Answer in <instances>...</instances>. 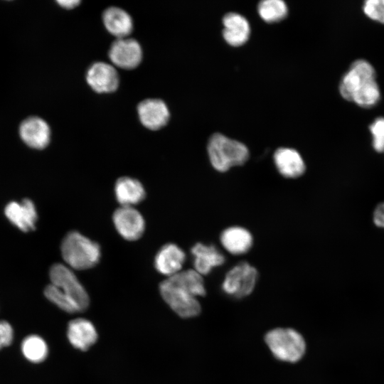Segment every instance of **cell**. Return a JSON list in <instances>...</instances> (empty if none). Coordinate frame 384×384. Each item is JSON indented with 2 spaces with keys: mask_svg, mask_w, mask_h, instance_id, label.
Returning <instances> with one entry per match:
<instances>
[{
  "mask_svg": "<svg viewBox=\"0 0 384 384\" xmlns=\"http://www.w3.org/2000/svg\"><path fill=\"white\" fill-rule=\"evenodd\" d=\"M161 295L171 309L182 318L198 316L201 311L198 297L205 296L202 275L194 270H181L159 285Z\"/></svg>",
  "mask_w": 384,
  "mask_h": 384,
  "instance_id": "1",
  "label": "cell"
},
{
  "mask_svg": "<svg viewBox=\"0 0 384 384\" xmlns=\"http://www.w3.org/2000/svg\"><path fill=\"white\" fill-rule=\"evenodd\" d=\"M50 278L51 283L44 290L48 300L70 314L83 311L88 307V294L70 267L59 263L53 265Z\"/></svg>",
  "mask_w": 384,
  "mask_h": 384,
  "instance_id": "2",
  "label": "cell"
},
{
  "mask_svg": "<svg viewBox=\"0 0 384 384\" xmlns=\"http://www.w3.org/2000/svg\"><path fill=\"white\" fill-rule=\"evenodd\" d=\"M61 253L67 265L83 270L97 265L100 257L99 245L77 231L68 233L61 244Z\"/></svg>",
  "mask_w": 384,
  "mask_h": 384,
  "instance_id": "3",
  "label": "cell"
},
{
  "mask_svg": "<svg viewBox=\"0 0 384 384\" xmlns=\"http://www.w3.org/2000/svg\"><path fill=\"white\" fill-rule=\"evenodd\" d=\"M207 150L212 166L220 172L244 164L249 157L248 149L244 144L220 133L210 137Z\"/></svg>",
  "mask_w": 384,
  "mask_h": 384,
  "instance_id": "4",
  "label": "cell"
},
{
  "mask_svg": "<svg viewBox=\"0 0 384 384\" xmlns=\"http://www.w3.org/2000/svg\"><path fill=\"white\" fill-rule=\"evenodd\" d=\"M265 341L273 356L279 361L296 363L305 354V340L295 329H274L265 334Z\"/></svg>",
  "mask_w": 384,
  "mask_h": 384,
  "instance_id": "5",
  "label": "cell"
},
{
  "mask_svg": "<svg viewBox=\"0 0 384 384\" xmlns=\"http://www.w3.org/2000/svg\"><path fill=\"white\" fill-rule=\"evenodd\" d=\"M257 277V271L253 266L246 262H240L227 272L222 289L235 298L247 297L252 292Z\"/></svg>",
  "mask_w": 384,
  "mask_h": 384,
  "instance_id": "6",
  "label": "cell"
},
{
  "mask_svg": "<svg viewBox=\"0 0 384 384\" xmlns=\"http://www.w3.org/2000/svg\"><path fill=\"white\" fill-rule=\"evenodd\" d=\"M375 78L376 73L371 63L364 59L356 60L339 82V93L344 100L351 102L354 92L363 84Z\"/></svg>",
  "mask_w": 384,
  "mask_h": 384,
  "instance_id": "7",
  "label": "cell"
},
{
  "mask_svg": "<svg viewBox=\"0 0 384 384\" xmlns=\"http://www.w3.org/2000/svg\"><path fill=\"white\" fill-rule=\"evenodd\" d=\"M108 55L115 66L132 70L140 64L142 50L139 42L134 38H117L112 43Z\"/></svg>",
  "mask_w": 384,
  "mask_h": 384,
  "instance_id": "8",
  "label": "cell"
},
{
  "mask_svg": "<svg viewBox=\"0 0 384 384\" xmlns=\"http://www.w3.org/2000/svg\"><path fill=\"white\" fill-rule=\"evenodd\" d=\"M112 218L116 230L125 240H136L144 232V219L133 207L121 206L114 211Z\"/></svg>",
  "mask_w": 384,
  "mask_h": 384,
  "instance_id": "9",
  "label": "cell"
},
{
  "mask_svg": "<svg viewBox=\"0 0 384 384\" xmlns=\"http://www.w3.org/2000/svg\"><path fill=\"white\" fill-rule=\"evenodd\" d=\"M86 81L97 93H111L117 90L119 78L113 65L104 62H97L88 68Z\"/></svg>",
  "mask_w": 384,
  "mask_h": 384,
  "instance_id": "10",
  "label": "cell"
},
{
  "mask_svg": "<svg viewBox=\"0 0 384 384\" xmlns=\"http://www.w3.org/2000/svg\"><path fill=\"white\" fill-rule=\"evenodd\" d=\"M137 113L143 126L150 130H158L169 122L170 112L166 103L156 98L142 100L137 105Z\"/></svg>",
  "mask_w": 384,
  "mask_h": 384,
  "instance_id": "11",
  "label": "cell"
},
{
  "mask_svg": "<svg viewBox=\"0 0 384 384\" xmlns=\"http://www.w3.org/2000/svg\"><path fill=\"white\" fill-rule=\"evenodd\" d=\"M19 134L28 146L43 149L50 142V129L47 122L42 118L36 116L29 117L21 123Z\"/></svg>",
  "mask_w": 384,
  "mask_h": 384,
  "instance_id": "12",
  "label": "cell"
},
{
  "mask_svg": "<svg viewBox=\"0 0 384 384\" xmlns=\"http://www.w3.org/2000/svg\"><path fill=\"white\" fill-rule=\"evenodd\" d=\"M185 260L184 252L176 244L168 243L156 253L154 266L159 273L169 277L181 271Z\"/></svg>",
  "mask_w": 384,
  "mask_h": 384,
  "instance_id": "13",
  "label": "cell"
},
{
  "mask_svg": "<svg viewBox=\"0 0 384 384\" xmlns=\"http://www.w3.org/2000/svg\"><path fill=\"white\" fill-rule=\"evenodd\" d=\"M5 215L22 231L35 229L38 215L33 203L29 199H23L21 203L14 201L9 203L5 208Z\"/></svg>",
  "mask_w": 384,
  "mask_h": 384,
  "instance_id": "14",
  "label": "cell"
},
{
  "mask_svg": "<svg viewBox=\"0 0 384 384\" xmlns=\"http://www.w3.org/2000/svg\"><path fill=\"white\" fill-rule=\"evenodd\" d=\"M223 36L230 46H240L249 38L250 27L247 20L242 15L230 12L223 18Z\"/></svg>",
  "mask_w": 384,
  "mask_h": 384,
  "instance_id": "15",
  "label": "cell"
},
{
  "mask_svg": "<svg viewBox=\"0 0 384 384\" xmlns=\"http://www.w3.org/2000/svg\"><path fill=\"white\" fill-rule=\"evenodd\" d=\"M275 166L281 175L294 178L301 176L305 171V163L300 154L295 149L282 147L274 154Z\"/></svg>",
  "mask_w": 384,
  "mask_h": 384,
  "instance_id": "16",
  "label": "cell"
},
{
  "mask_svg": "<svg viewBox=\"0 0 384 384\" xmlns=\"http://www.w3.org/2000/svg\"><path fill=\"white\" fill-rule=\"evenodd\" d=\"M68 338L70 343L80 351H87L97 339L94 325L85 319L70 321L68 326Z\"/></svg>",
  "mask_w": 384,
  "mask_h": 384,
  "instance_id": "17",
  "label": "cell"
},
{
  "mask_svg": "<svg viewBox=\"0 0 384 384\" xmlns=\"http://www.w3.org/2000/svg\"><path fill=\"white\" fill-rule=\"evenodd\" d=\"M191 253L193 256V270L201 275L208 274L214 267L225 262L223 253L213 245L196 243L191 248Z\"/></svg>",
  "mask_w": 384,
  "mask_h": 384,
  "instance_id": "18",
  "label": "cell"
},
{
  "mask_svg": "<svg viewBox=\"0 0 384 384\" xmlns=\"http://www.w3.org/2000/svg\"><path fill=\"white\" fill-rule=\"evenodd\" d=\"M102 21L107 31L117 38H127L133 31V21L124 10L110 6L102 14Z\"/></svg>",
  "mask_w": 384,
  "mask_h": 384,
  "instance_id": "19",
  "label": "cell"
},
{
  "mask_svg": "<svg viewBox=\"0 0 384 384\" xmlns=\"http://www.w3.org/2000/svg\"><path fill=\"white\" fill-rule=\"evenodd\" d=\"M252 236L245 228L230 227L220 235L223 247L230 254L239 255L249 251L252 245Z\"/></svg>",
  "mask_w": 384,
  "mask_h": 384,
  "instance_id": "20",
  "label": "cell"
},
{
  "mask_svg": "<svg viewBox=\"0 0 384 384\" xmlns=\"http://www.w3.org/2000/svg\"><path fill=\"white\" fill-rule=\"evenodd\" d=\"M114 193L122 206L131 207L143 201L146 195L141 182L128 176L121 177L116 181Z\"/></svg>",
  "mask_w": 384,
  "mask_h": 384,
  "instance_id": "21",
  "label": "cell"
},
{
  "mask_svg": "<svg viewBox=\"0 0 384 384\" xmlns=\"http://www.w3.org/2000/svg\"><path fill=\"white\" fill-rule=\"evenodd\" d=\"M381 97L380 90L376 79L363 84L353 94L351 102L362 108L375 106Z\"/></svg>",
  "mask_w": 384,
  "mask_h": 384,
  "instance_id": "22",
  "label": "cell"
},
{
  "mask_svg": "<svg viewBox=\"0 0 384 384\" xmlns=\"http://www.w3.org/2000/svg\"><path fill=\"white\" fill-rule=\"evenodd\" d=\"M23 356L31 362L41 363L48 355V346L45 341L36 335L27 336L22 342Z\"/></svg>",
  "mask_w": 384,
  "mask_h": 384,
  "instance_id": "23",
  "label": "cell"
},
{
  "mask_svg": "<svg viewBox=\"0 0 384 384\" xmlns=\"http://www.w3.org/2000/svg\"><path fill=\"white\" fill-rule=\"evenodd\" d=\"M260 17L266 22L274 23L284 18L288 13L287 6L282 0H264L257 6Z\"/></svg>",
  "mask_w": 384,
  "mask_h": 384,
  "instance_id": "24",
  "label": "cell"
},
{
  "mask_svg": "<svg viewBox=\"0 0 384 384\" xmlns=\"http://www.w3.org/2000/svg\"><path fill=\"white\" fill-rule=\"evenodd\" d=\"M373 149L379 153L384 152V117L375 118L369 125Z\"/></svg>",
  "mask_w": 384,
  "mask_h": 384,
  "instance_id": "25",
  "label": "cell"
},
{
  "mask_svg": "<svg viewBox=\"0 0 384 384\" xmlns=\"http://www.w3.org/2000/svg\"><path fill=\"white\" fill-rule=\"evenodd\" d=\"M362 9L368 18L384 23V0H366L363 4Z\"/></svg>",
  "mask_w": 384,
  "mask_h": 384,
  "instance_id": "26",
  "label": "cell"
},
{
  "mask_svg": "<svg viewBox=\"0 0 384 384\" xmlns=\"http://www.w3.org/2000/svg\"><path fill=\"white\" fill-rule=\"evenodd\" d=\"M13 336V329L10 324L5 321H0V349L10 345Z\"/></svg>",
  "mask_w": 384,
  "mask_h": 384,
  "instance_id": "27",
  "label": "cell"
},
{
  "mask_svg": "<svg viewBox=\"0 0 384 384\" xmlns=\"http://www.w3.org/2000/svg\"><path fill=\"white\" fill-rule=\"evenodd\" d=\"M373 220L377 227L384 229V201L379 203L375 208Z\"/></svg>",
  "mask_w": 384,
  "mask_h": 384,
  "instance_id": "28",
  "label": "cell"
},
{
  "mask_svg": "<svg viewBox=\"0 0 384 384\" xmlns=\"http://www.w3.org/2000/svg\"><path fill=\"white\" fill-rule=\"evenodd\" d=\"M57 3L64 9H72L76 7L77 6H78V4L80 3V1H78V0L57 1Z\"/></svg>",
  "mask_w": 384,
  "mask_h": 384,
  "instance_id": "29",
  "label": "cell"
}]
</instances>
